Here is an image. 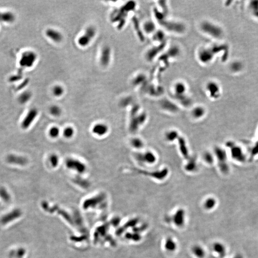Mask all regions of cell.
I'll list each match as a JSON object with an SVG mask.
<instances>
[{
  "label": "cell",
  "instance_id": "1",
  "mask_svg": "<svg viewBox=\"0 0 258 258\" xmlns=\"http://www.w3.org/2000/svg\"><path fill=\"white\" fill-rule=\"evenodd\" d=\"M96 35V28L94 26H89L86 29L82 35L78 37L77 43L81 47L87 46L91 43Z\"/></svg>",
  "mask_w": 258,
  "mask_h": 258
},
{
  "label": "cell",
  "instance_id": "2",
  "mask_svg": "<svg viewBox=\"0 0 258 258\" xmlns=\"http://www.w3.org/2000/svg\"><path fill=\"white\" fill-rule=\"evenodd\" d=\"M37 59V55L32 51H26L22 54L20 65L23 68H31Z\"/></svg>",
  "mask_w": 258,
  "mask_h": 258
},
{
  "label": "cell",
  "instance_id": "3",
  "mask_svg": "<svg viewBox=\"0 0 258 258\" xmlns=\"http://www.w3.org/2000/svg\"><path fill=\"white\" fill-rule=\"evenodd\" d=\"M202 30H203L205 34L210 35L213 37L218 38L219 37L220 35V31H218L219 30L217 26L212 22L208 21H205L201 25Z\"/></svg>",
  "mask_w": 258,
  "mask_h": 258
},
{
  "label": "cell",
  "instance_id": "4",
  "mask_svg": "<svg viewBox=\"0 0 258 258\" xmlns=\"http://www.w3.org/2000/svg\"><path fill=\"white\" fill-rule=\"evenodd\" d=\"M38 114V111L36 109H32L29 111L21 123V127L23 129H27L32 124Z\"/></svg>",
  "mask_w": 258,
  "mask_h": 258
},
{
  "label": "cell",
  "instance_id": "5",
  "mask_svg": "<svg viewBox=\"0 0 258 258\" xmlns=\"http://www.w3.org/2000/svg\"><path fill=\"white\" fill-rule=\"evenodd\" d=\"M66 164L69 169L77 171L78 173H83L85 171V165L79 160L74 159H68L67 160Z\"/></svg>",
  "mask_w": 258,
  "mask_h": 258
},
{
  "label": "cell",
  "instance_id": "6",
  "mask_svg": "<svg viewBox=\"0 0 258 258\" xmlns=\"http://www.w3.org/2000/svg\"><path fill=\"white\" fill-rule=\"evenodd\" d=\"M173 222L177 227H182L185 224V212L183 208H179L175 212L173 216Z\"/></svg>",
  "mask_w": 258,
  "mask_h": 258
},
{
  "label": "cell",
  "instance_id": "7",
  "mask_svg": "<svg viewBox=\"0 0 258 258\" xmlns=\"http://www.w3.org/2000/svg\"><path fill=\"white\" fill-rule=\"evenodd\" d=\"M46 35L49 39L57 43L62 42L63 39V36L62 33L55 29H47L46 31Z\"/></svg>",
  "mask_w": 258,
  "mask_h": 258
},
{
  "label": "cell",
  "instance_id": "8",
  "mask_svg": "<svg viewBox=\"0 0 258 258\" xmlns=\"http://www.w3.org/2000/svg\"><path fill=\"white\" fill-rule=\"evenodd\" d=\"M6 161L9 164L24 166L28 163L27 158L23 156L15 154H9L6 157Z\"/></svg>",
  "mask_w": 258,
  "mask_h": 258
},
{
  "label": "cell",
  "instance_id": "9",
  "mask_svg": "<svg viewBox=\"0 0 258 258\" xmlns=\"http://www.w3.org/2000/svg\"><path fill=\"white\" fill-rule=\"evenodd\" d=\"M111 51L109 46H104L102 49L100 55V62L102 66H107L110 64L111 60Z\"/></svg>",
  "mask_w": 258,
  "mask_h": 258
},
{
  "label": "cell",
  "instance_id": "10",
  "mask_svg": "<svg viewBox=\"0 0 258 258\" xmlns=\"http://www.w3.org/2000/svg\"><path fill=\"white\" fill-rule=\"evenodd\" d=\"M91 131L94 135L97 136L102 137L108 133L109 128L108 126L104 123H96L92 127Z\"/></svg>",
  "mask_w": 258,
  "mask_h": 258
},
{
  "label": "cell",
  "instance_id": "11",
  "mask_svg": "<svg viewBox=\"0 0 258 258\" xmlns=\"http://www.w3.org/2000/svg\"><path fill=\"white\" fill-rule=\"evenodd\" d=\"M206 89L208 93L211 96V98H216L218 97L217 95L219 94V86L218 84L213 82H210L206 85Z\"/></svg>",
  "mask_w": 258,
  "mask_h": 258
},
{
  "label": "cell",
  "instance_id": "12",
  "mask_svg": "<svg viewBox=\"0 0 258 258\" xmlns=\"http://www.w3.org/2000/svg\"><path fill=\"white\" fill-rule=\"evenodd\" d=\"M137 158L140 160H141V161L148 164H154L156 161V157L151 152H146L143 154H140Z\"/></svg>",
  "mask_w": 258,
  "mask_h": 258
},
{
  "label": "cell",
  "instance_id": "13",
  "mask_svg": "<svg viewBox=\"0 0 258 258\" xmlns=\"http://www.w3.org/2000/svg\"><path fill=\"white\" fill-rule=\"evenodd\" d=\"M213 249L214 251L217 253L221 258H223L226 255V247L222 243L219 242H216L214 243Z\"/></svg>",
  "mask_w": 258,
  "mask_h": 258
},
{
  "label": "cell",
  "instance_id": "14",
  "mask_svg": "<svg viewBox=\"0 0 258 258\" xmlns=\"http://www.w3.org/2000/svg\"><path fill=\"white\" fill-rule=\"evenodd\" d=\"M15 20V16L11 12H1L0 21L6 23H11Z\"/></svg>",
  "mask_w": 258,
  "mask_h": 258
},
{
  "label": "cell",
  "instance_id": "15",
  "mask_svg": "<svg viewBox=\"0 0 258 258\" xmlns=\"http://www.w3.org/2000/svg\"><path fill=\"white\" fill-rule=\"evenodd\" d=\"M165 248L167 251L173 252L177 248V244L173 238L169 237L165 241Z\"/></svg>",
  "mask_w": 258,
  "mask_h": 258
},
{
  "label": "cell",
  "instance_id": "16",
  "mask_svg": "<svg viewBox=\"0 0 258 258\" xmlns=\"http://www.w3.org/2000/svg\"><path fill=\"white\" fill-rule=\"evenodd\" d=\"M192 252L198 258H204L205 255V251L202 246L196 245L192 247Z\"/></svg>",
  "mask_w": 258,
  "mask_h": 258
},
{
  "label": "cell",
  "instance_id": "17",
  "mask_svg": "<svg viewBox=\"0 0 258 258\" xmlns=\"http://www.w3.org/2000/svg\"><path fill=\"white\" fill-rule=\"evenodd\" d=\"M216 201L213 197H209L205 199L204 202V208L207 210L213 209L216 205Z\"/></svg>",
  "mask_w": 258,
  "mask_h": 258
},
{
  "label": "cell",
  "instance_id": "18",
  "mask_svg": "<svg viewBox=\"0 0 258 258\" xmlns=\"http://www.w3.org/2000/svg\"><path fill=\"white\" fill-rule=\"evenodd\" d=\"M65 92L63 86L60 85L55 86L52 89V93L56 97H60Z\"/></svg>",
  "mask_w": 258,
  "mask_h": 258
},
{
  "label": "cell",
  "instance_id": "19",
  "mask_svg": "<svg viewBox=\"0 0 258 258\" xmlns=\"http://www.w3.org/2000/svg\"><path fill=\"white\" fill-rule=\"evenodd\" d=\"M31 97V93L30 92H28V91L24 92L21 94L20 96H19L18 100H19V102L21 104H24L30 100Z\"/></svg>",
  "mask_w": 258,
  "mask_h": 258
},
{
  "label": "cell",
  "instance_id": "20",
  "mask_svg": "<svg viewBox=\"0 0 258 258\" xmlns=\"http://www.w3.org/2000/svg\"><path fill=\"white\" fill-rule=\"evenodd\" d=\"M75 134V130L73 127H67L64 129L63 134L65 138L69 139L73 137Z\"/></svg>",
  "mask_w": 258,
  "mask_h": 258
},
{
  "label": "cell",
  "instance_id": "21",
  "mask_svg": "<svg viewBox=\"0 0 258 258\" xmlns=\"http://www.w3.org/2000/svg\"><path fill=\"white\" fill-rule=\"evenodd\" d=\"M60 133V131L58 127L53 126L49 129L48 131L49 135L52 138H57L58 137Z\"/></svg>",
  "mask_w": 258,
  "mask_h": 258
},
{
  "label": "cell",
  "instance_id": "22",
  "mask_svg": "<svg viewBox=\"0 0 258 258\" xmlns=\"http://www.w3.org/2000/svg\"><path fill=\"white\" fill-rule=\"evenodd\" d=\"M49 160L50 162V165H51L53 167H57L58 166L59 162V159L57 154H51L49 157Z\"/></svg>",
  "mask_w": 258,
  "mask_h": 258
},
{
  "label": "cell",
  "instance_id": "23",
  "mask_svg": "<svg viewBox=\"0 0 258 258\" xmlns=\"http://www.w3.org/2000/svg\"><path fill=\"white\" fill-rule=\"evenodd\" d=\"M50 113L54 116H58L61 113V109L59 106L57 105H53L51 106L49 109Z\"/></svg>",
  "mask_w": 258,
  "mask_h": 258
},
{
  "label": "cell",
  "instance_id": "24",
  "mask_svg": "<svg viewBox=\"0 0 258 258\" xmlns=\"http://www.w3.org/2000/svg\"><path fill=\"white\" fill-rule=\"evenodd\" d=\"M131 145L135 148L140 149L143 146V142L139 138H133L131 140Z\"/></svg>",
  "mask_w": 258,
  "mask_h": 258
},
{
  "label": "cell",
  "instance_id": "25",
  "mask_svg": "<svg viewBox=\"0 0 258 258\" xmlns=\"http://www.w3.org/2000/svg\"><path fill=\"white\" fill-rule=\"evenodd\" d=\"M204 110L202 108L198 107L194 109L193 111V114L195 117H200L202 116V114L204 113Z\"/></svg>",
  "mask_w": 258,
  "mask_h": 258
},
{
  "label": "cell",
  "instance_id": "26",
  "mask_svg": "<svg viewBox=\"0 0 258 258\" xmlns=\"http://www.w3.org/2000/svg\"><path fill=\"white\" fill-rule=\"evenodd\" d=\"M144 28L146 32L150 33L153 31V30H154V24L151 22H146L144 25Z\"/></svg>",
  "mask_w": 258,
  "mask_h": 258
},
{
  "label": "cell",
  "instance_id": "27",
  "mask_svg": "<svg viewBox=\"0 0 258 258\" xmlns=\"http://www.w3.org/2000/svg\"><path fill=\"white\" fill-rule=\"evenodd\" d=\"M0 196L6 200H8L9 199V195L4 188H0Z\"/></svg>",
  "mask_w": 258,
  "mask_h": 258
},
{
  "label": "cell",
  "instance_id": "28",
  "mask_svg": "<svg viewBox=\"0 0 258 258\" xmlns=\"http://www.w3.org/2000/svg\"><path fill=\"white\" fill-rule=\"evenodd\" d=\"M233 258H243V257L240 254H238V255H237L234 256Z\"/></svg>",
  "mask_w": 258,
  "mask_h": 258
}]
</instances>
